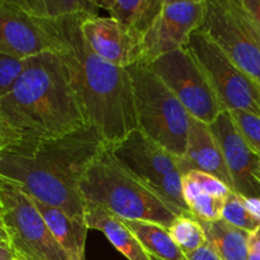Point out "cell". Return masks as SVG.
Here are the masks:
<instances>
[{"label":"cell","mask_w":260,"mask_h":260,"mask_svg":"<svg viewBox=\"0 0 260 260\" xmlns=\"http://www.w3.org/2000/svg\"><path fill=\"white\" fill-rule=\"evenodd\" d=\"M249 260H260V255L250 251V254H249Z\"/></svg>","instance_id":"obj_34"},{"label":"cell","mask_w":260,"mask_h":260,"mask_svg":"<svg viewBox=\"0 0 260 260\" xmlns=\"http://www.w3.org/2000/svg\"><path fill=\"white\" fill-rule=\"evenodd\" d=\"M151 260H160V259H156V258H152V256H151Z\"/></svg>","instance_id":"obj_35"},{"label":"cell","mask_w":260,"mask_h":260,"mask_svg":"<svg viewBox=\"0 0 260 260\" xmlns=\"http://www.w3.org/2000/svg\"><path fill=\"white\" fill-rule=\"evenodd\" d=\"M22 142L19 141V139L0 121V152L7 151V150L18 146Z\"/></svg>","instance_id":"obj_27"},{"label":"cell","mask_w":260,"mask_h":260,"mask_svg":"<svg viewBox=\"0 0 260 260\" xmlns=\"http://www.w3.org/2000/svg\"><path fill=\"white\" fill-rule=\"evenodd\" d=\"M185 47L200 63L223 111H244L260 116V86L208 36L197 29Z\"/></svg>","instance_id":"obj_9"},{"label":"cell","mask_w":260,"mask_h":260,"mask_svg":"<svg viewBox=\"0 0 260 260\" xmlns=\"http://www.w3.org/2000/svg\"><path fill=\"white\" fill-rule=\"evenodd\" d=\"M28 58H17L0 53V99L4 98L13 89L22 75Z\"/></svg>","instance_id":"obj_26"},{"label":"cell","mask_w":260,"mask_h":260,"mask_svg":"<svg viewBox=\"0 0 260 260\" xmlns=\"http://www.w3.org/2000/svg\"><path fill=\"white\" fill-rule=\"evenodd\" d=\"M109 17L129 25L142 35L150 29L164 5V0H95Z\"/></svg>","instance_id":"obj_21"},{"label":"cell","mask_w":260,"mask_h":260,"mask_svg":"<svg viewBox=\"0 0 260 260\" xmlns=\"http://www.w3.org/2000/svg\"><path fill=\"white\" fill-rule=\"evenodd\" d=\"M35 22H57L74 17H98L95 0H14Z\"/></svg>","instance_id":"obj_19"},{"label":"cell","mask_w":260,"mask_h":260,"mask_svg":"<svg viewBox=\"0 0 260 260\" xmlns=\"http://www.w3.org/2000/svg\"><path fill=\"white\" fill-rule=\"evenodd\" d=\"M221 218L235 226V228L245 230L250 234L260 228L258 222L254 220L251 213L246 208L243 196L238 194L235 192H231L226 198L225 206H223L222 210V217Z\"/></svg>","instance_id":"obj_24"},{"label":"cell","mask_w":260,"mask_h":260,"mask_svg":"<svg viewBox=\"0 0 260 260\" xmlns=\"http://www.w3.org/2000/svg\"><path fill=\"white\" fill-rule=\"evenodd\" d=\"M201 222V221H200ZM207 244L222 260H249L250 233L235 228L222 218L212 222H201Z\"/></svg>","instance_id":"obj_20"},{"label":"cell","mask_w":260,"mask_h":260,"mask_svg":"<svg viewBox=\"0 0 260 260\" xmlns=\"http://www.w3.org/2000/svg\"><path fill=\"white\" fill-rule=\"evenodd\" d=\"M149 66L193 118L212 124L223 111L207 76L187 47L161 56Z\"/></svg>","instance_id":"obj_10"},{"label":"cell","mask_w":260,"mask_h":260,"mask_svg":"<svg viewBox=\"0 0 260 260\" xmlns=\"http://www.w3.org/2000/svg\"><path fill=\"white\" fill-rule=\"evenodd\" d=\"M43 52L52 47L38 25L14 0H0V53L24 60Z\"/></svg>","instance_id":"obj_14"},{"label":"cell","mask_w":260,"mask_h":260,"mask_svg":"<svg viewBox=\"0 0 260 260\" xmlns=\"http://www.w3.org/2000/svg\"><path fill=\"white\" fill-rule=\"evenodd\" d=\"M244 203H245L246 208L249 210V212L251 213V216L254 217V220L258 222L260 226V198H245L244 197Z\"/></svg>","instance_id":"obj_30"},{"label":"cell","mask_w":260,"mask_h":260,"mask_svg":"<svg viewBox=\"0 0 260 260\" xmlns=\"http://www.w3.org/2000/svg\"><path fill=\"white\" fill-rule=\"evenodd\" d=\"M80 192L84 205L102 206L122 220L147 221L169 229L178 217L188 216L129 174L107 146L84 173Z\"/></svg>","instance_id":"obj_4"},{"label":"cell","mask_w":260,"mask_h":260,"mask_svg":"<svg viewBox=\"0 0 260 260\" xmlns=\"http://www.w3.org/2000/svg\"><path fill=\"white\" fill-rule=\"evenodd\" d=\"M0 260H17L14 251L8 244H0Z\"/></svg>","instance_id":"obj_32"},{"label":"cell","mask_w":260,"mask_h":260,"mask_svg":"<svg viewBox=\"0 0 260 260\" xmlns=\"http://www.w3.org/2000/svg\"><path fill=\"white\" fill-rule=\"evenodd\" d=\"M182 188L190 215L201 222L220 220L226 198L233 192L222 180L198 170L183 175Z\"/></svg>","instance_id":"obj_16"},{"label":"cell","mask_w":260,"mask_h":260,"mask_svg":"<svg viewBox=\"0 0 260 260\" xmlns=\"http://www.w3.org/2000/svg\"><path fill=\"white\" fill-rule=\"evenodd\" d=\"M128 70L139 129L175 156L182 157L187 149L192 116L149 66L137 63Z\"/></svg>","instance_id":"obj_5"},{"label":"cell","mask_w":260,"mask_h":260,"mask_svg":"<svg viewBox=\"0 0 260 260\" xmlns=\"http://www.w3.org/2000/svg\"><path fill=\"white\" fill-rule=\"evenodd\" d=\"M86 18L90 17L32 20L62 61L85 124L111 146L139 129L134 84L128 69L107 62L91 50L81 32V22Z\"/></svg>","instance_id":"obj_1"},{"label":"cell","mask_w":260,"mask_h":260,"mask_svg":"<svg viewBox=\"0 0 260 260\" xmlns=\"http://www.w3.org/2000/svg\"><path fill=\"white\" fill-rule=\"evenodd\" d=\"M0 244H8V245H9L7 233H5V230H4V228H3L2 223H0Z\"/></svg>","instance_id":"obj_33"},{"label":"cell","mask_w":260,"mask_h":260,"mask_svg":"<svg viewBox=\"0 0 260 260\" xmlns=\"http://www.w3.org/2000/svg\"><path fill=\"white\" fill-rule=\"evenodd\" d=\"M122 168L185 215H190L183 197L180 157L135 129L122 141L107 146Z\"/></svg>","instance_id":"obj_7"},{"label":"cell","mask_w":260,"mask_h":260,"mask_svg":"<svg viewBox=\"0 0 260 260\" xmlns=\"http://www.w3.org/2000/svg\"><path fill=\"white\" fill-rule=\"evenodd\" d=\"M249 250L260 255V228L250 234V238H249Z\"/></svg>","instance_id":"obj_31"},{"label":"cell","mask_w":260,"mask_h":260,"mask_svg":"<svg viewBox=\"0 0 260 260\" xmlns=\"http://www.w3.org/2000/svg\"><path fill=\"white\" fill-rule=\"evenodd\" d=\"M84 221L89 230H98L106 235L109 243L128 260H151L124 221L116 213L102 206L85 203Z\"/></svg>","instance_id":"obj_17"},{"label":"cell","mask_w":260,"mask_h":260,"mask_svg":"<svg viewBox=\"0 0 260 260\" xmlns=\"http://www.w3.org/2000/svg\"><path fill=\"white\" fill-rule=\"evenodd\" d=\"M185 258H187V260H222L207 243L202 248L196 250L194 253L185 255Z\"/></svg>","instance_id":"obj_29"},{"label":"cell","mask_w":260,"mask_h":260,"mask_svg":"<svg viewBox=\"0 0 260 260\" xmlns=\"http://www.w3.org/2000/svg\"><path fill=\"white\" fill-rule=\"evenodd\" d=\"M168 230L184 255L194 253L207 243L202 223L192 215L178 217Z\"/></svg>","instance_id":"obj_23"},{"label":"cell","mask_w":260,"mask_h":260,"mask_svg":"<svg viewBox=\"0 0 260 260\" xmlns=\"http://www.w3.org/2000/svg\"><path fill=\"white\" fill-rule=\"evenodd\" d=\"M241 4L245 8L246 13L260 36V0H241Z\"/></svg>","instance_id":"obj_28"},{"label":"cell","mask_w":260,"mask_h":260,"mask_svg":"<svg viewBox=\"0 0 260 260\" xmlns=\"http://www.w3.org/2000/svg\"><path fill=\"white\" fill-rule=\"evenodd\" d=\"M123 221L150 256L160 260H187L167 228L147 221Z\"/></svg>","instance_id":"obj_22"},{"label":"cell","mask_w":260,"mask_h":260,"mask_svg":"<svg viewBox=\"0 0 260 260\" xmlns=\"http://www.w3.org/2000/svg\"><path fill=\"white\" fill-rule=\"evenodd\" d=\"M180 167L183 174L190 170L207 173L222 180L233 190V182L226 167L221 147L211 131L210 124L198 119H190V128L188 134L187 149L180 157Z\"/></svg>","instance_id":"obj_15"},{"label":"cell","mask_w":260,"mask_h":260,"mask_svg":"<svg viewBox=\"0 0 260 260\" xmlns=\"http://www.w3.org/2000/svg\"><path fill=\"white\" fill-rule=\"evenodd\" d=\"M104 147L88 126L56 139L23 142L0 152V175L18 183L33 200L84 221L81 178Z\"/></svg>","instance_id":"obj_2"},{"label":"cell","mask_w":260,"mask_h":260,"mask_svg":"<svg viewBox=\"0 0 260 260\" xmlns=\"http://www.w3.org/2000/svg\"><path fill=\"white\" fill-rule=\"evenodd\" d=\"M81 32L91 50L118 68L141 62L144 35L112 17H90L81 22Z\"/></svg>","instance_id":"obj_13"},{"label":"cell","mask_w":260,"mask_h":260,"mask_svg":"<svg viewBox=\"0 0 260 260\" xmlns=\"http://www.w3.org/2000/svg\"><path fill=\"white\" fill-rule=\"evenodd\" d=\"M0 121L22 144L56 139L86 126L55 52L28 58L12 90L0 99Z\"/></svg>","instance_id":"obj_3"},{"label":"cell","mask_w":260,"mask_h":260,"mask_svg":"<svg viewBox=\"0 0 260 260\" xmlns=\"http://www.w3.org/2000/svg\"><path fill=\"white\" fill-rule=\"evenodd\" d=\"M229 113L244 140L260 155V116L244 111H233Z\"/></svg>","instance_id":"obj_25"},{"label":"cell","mask_w":260,"mask_h":260,"mask_svg":"<svg viewBox=\"0 0 260 260\" xmlns=\"http://www.w3.org/2000/svg\"><path fill=\"white\" fill-rule=\"evenodd\" d=\"M206 13V0L172 2L164 5L154 24L144 35L142 65H150L161 56L185 47L201 27Z\"/></svg>","instance_id":"obj_11"},{"label":"cell","mask_w":260,"mask_h":260,"mask_svg":"<svg viewBox=\"0 0 260 260\" xmlns=\"http://www.w3.org/2000/svg\"><path fill=\"white\" fill-rule=\"evenodd\" d=\"M0 223H2V220H0ZM2 225H3V223H2Z\"/></svg>","instance_id":"obj_36"},{"label":"cell","mask_w":260,"mask_h":260,"mask_svg":"<svg viewBox=\"0 0 260 260\" xmlns=\"http://www.w3.org/2000/svg\"><path fill=\"white\" fill-rule=\"evenodd\" d=\"M0 220L17 260H71L48 230L33 198L2 175Z\"/></svg>","instance_id":"obj_6"},{"label":"cell","mask_w":260,"mask_h":260,"mask_svg":"<svg viewBox=\"0 0 260 260\" xmlns=\"http://www.w3.org/2000/svg\"><path fill=\"white\" fill-rule=\"evenodd\" d=\"M210 127L225 157L233 192L245 198H260V155L244 140L229 112H222Z\"/></svg>","instance_id":"obj_12"},{"label":"cell","mask_w":260,"mask_h":260,"mask_svg":"<svg viewBox=\"0 0 260 260\" xmlns=\"http://www.w3.org/2000/svg\"><path fill=\"white\" fill-rule=\"evenodd\" d=\"M198 30L260 86V36L241 0H206L205 18Z\"/></svg>","instance_id":"obj_8"},{"label":"cell","mask_w":260,"mask_h":260,"mask_svg":"<svg viewBox=\"0 0 260 260\" xmlns=\"http://www.w3.org/2000/svg\"><path fill=\"white\" fill-rule=\"evenodd\" d=\"M35 201L48 230L71 260H85V241L89 229L85 221L76 220L58 208Z\"/></svg>","instance_id":"obj_18"}]
</instances>
